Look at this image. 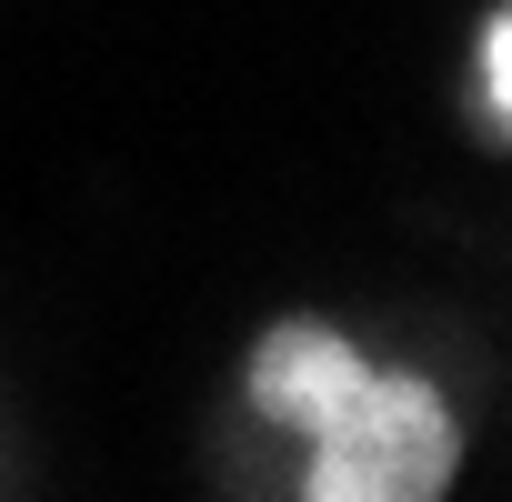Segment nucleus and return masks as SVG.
Listing matches in <instances>:
<instances>
[{
	"instance_id": "f03ea898",
	"label": "nucleus",
	"mask_w": 512,
	"mask_h": 502,
	"mask_svg": "<svg viewBox=\"0 0 512 502\" xmlns=\"http://www.w3.org/2000/svg\"><path fill=\"white\" fill-rule=\"evenodd\" d=\"M512 111V21H482V121Z\"/></svg>"
},
{
	"instance_id": "f257e3e1",
	"label": "nucleus",
	"mask_w": 512,
	"mask_h": 502,
	"mask_svg": "<svg viewBox=\"0 0 512 502\" xmlns=\"http://www.w3.org/2000/svg\"><path fill=\"white\" fill-rule=\"evenodd\" d=\"M251 402L282 432H312V502H432L452 492L462 432L452 402L412 372H372L332 322H272L251 352Z\"/></svg>"
}]
</instances>
